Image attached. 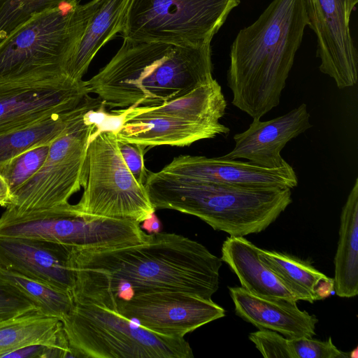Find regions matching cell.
I'll list each match as a JSON object with an SVG mask.
<instances>
[{
    "instance_id": "cell-9",
    "label": "cell",
    "mask_w": 358,
    "mask_h": 358,
    "mask_svg": "<svg viewBox=\"0 0 358 358\" xmlns=\"http://www.w3.org/2000/svg\"><path fill=\"white\" fill-rule=\"evenodd\" d=\"M241 0H131L123 39L210 43Z\"/></svg>"
},
{
    "instance_id": "cell-33",
    "label": "cell",
    "mask_w": 358,
    "mask_h": 358,
    "mask_svg": "<svg viewBox=\"0 0 358 358\" xmlns=\"http://www.w3.org/2000/svg\"><path fill=\"white\" fill-rule=\"evenodd\" d=\"M11 191L5 178L0 173V206L7 207L11 202Z\"/></svg>"
},
{
    "instance_id": "cell-10",
    "label": "cell",
    "mask_w": 358,
    "mask_h": 358,
    "mask_svg": "<svg viewBox=\"0 0 358 358\" xmlns=\"http://www.w3.org/2000/svg\"><path fill=\"white\" fill-rule=\"evenodd\" d=\"M85 115L51 142L42 166L12 193L6 208L17 213L49 209L69 203L80 191L87 149L96 129L85 121Z\"/></svg>"
},
{
    "instance_id": "cell-31",
    "label": "cell",
    "mask_w": 358,
    "mask_h": 358,
    "mask_svg": "<svg viewBox=\"0 0 358 358\" xmlns=\"http://www.w3.org/2000/svg\"><path fill=\"white\" fill-rule=\"evenodd\" d=\"M34 310H38L20 293L0 280V320L15 317Z\"/></svg>"
},
{
    "instance_id": "cell-4",
    "label": "cell",
    "mask_w": 358,
    "mask_h": 358,
    "mask_svg": "<svg viewBox=\"0 0 358 358\" xmlns=\"http://www.w3.org/2000/svg\"><path fill=\"white\" fill-rule=\"evenodd\" d=\"M157 209L201 219L233 236L264 231L292 202L288 187H258L183 179L148 171L144 184Z\"/></svg>"
},
{
    "instance_id": "cell-27",
    "label": "cell",
    "mask_w": 358,
    "mask_h": 358,
    "mask_svg": "<svg viewBox=\"0 0 358 358\" xmlns=\"http://www.w3.org/2000/svg\"><path fill=\"white\" fill-rule=\"evenodd\" d=\"M78 0H0V43L34 15Z\"/></svg>"
},
{
    "instance_id": "cell-26",
    "label": "cell",
    "mask_w": 358,
    "mask_h": 358,
    "mask_svg": "<svg viewBox=\"0 0 358 358\" xmlns=\"http://www.w3.org/2000/svg\"><path fill=\"white\" fill-rule=\"evenodd\" d=\"M0 280L15 289L48 316L61 320L73 306L71 294L1 267Z\"/></svg>"
},
{
    "instance_id": "cell-5",
    "label": "cell",
    "mask_w": 358,
    "mask_h": 358,
    "mask_svg": "<svg viewBox=\"0 0 358 358\" xmlns=\"http://www.w3.org/2000/svg\"><path fill=\"white\" fill-rule=\"evenodd\" d=\"M104 1L64 2L14 30L0 43V82L67 76L73 54Z\"/></svg>"
},
{
    "instance_id": "cell-13",
    "label": "cell",
    "mask_w": 358,
    "mask_h": 358,
    "mask_svg": "<svg viewBox=\"0 0 358 358\" xmlns=\"http://www.w3.org/2000/svg\"><path fill=\"white\" fill-rule=\"evenodd\" d=\"M358 0H306L308 27L317 38L320 71L342 90L355 86L358 55L350 30V16Z\"/></svg>"
},
{
    "instance_id": "cell-11",
    "label": "cell",
    "mask_w": 358,
    "mask_h": 358,
    "mask_svg": "<svg viewBox=\"0 0 358 358\" xmlns=\"http://www.w3.org/2000/svg\"><path fill=\"white\" fill-rule=\"evenodd\" d=\"M88 94L85 80L67 76L0 82V134L73 110Z\"/></svg>"
},
{
    "instance_id": "cell-21",
    "label": "cell",
    "mask_w": 358,
    "mask_h": 358,
    "mask_svg": "<svg viewBox=\"0 0 358 358\" xmlns=\"http://www.w3.org/2000/svg\"><path fill=\"white\" fill-rule=\"evenodd\" d=\"M131 0H105L92 17L66 69L75 81L83 80L98 51L117 34L122 33Z\"/></svg>"
},
{
    "instance_id": "cell-20",
    "label": "cell",
    "mask_w": 358,
    "mask_h": 358,
    "mask_svg": "<svg viewBox=\"0 0 358 358\" xmlns=\"http://www.w3.org/2000/svg\"><path fill=\"white\" fill-rule=\"evenodd\" d=\"M31 345H43L71 357L62 321L34 310L0 320V357Z\"/></svg>"
},
{
    "instance_id": "cell-19",
    "label": "cell",
    "mask_w": 358,
    "mask_h": 358,
    "mask_svg": "<svg viewBox=\"0 0 358 358\" xmlns=\"http://www.w3.org/2000/svg\"><path fill=\"white\" fill-rule=\"evenodd\" d=\"M258 248L243 236H228L223 242L221 259L237 275L241 287L259 297L298 301L282 281L259 259Z\"/></svg>"
},
{
    "instance_id": "cell-32",
    "label": "cell",
    "mask_w": 358,
    "mask_h": 358,
    "mask_svg": "<svg viewBox=\"0 0 358 358\" xmlns=\"http://www.w3.org/2000/svg\"><path fill=\"white\" fill-rule=\"evenodd\" d=\"M122 157L128 169L138 182L145 184L148 171L144 165L145 147L135 143L118 141Z\"/></svg>"
},
{
    "instance_id": "cell-17",
    "label": "cell",
    "mask_w": 358,
    "mask_h": 358,
    "mask_svg": "<svg viewBox=\"0 0 358 358\" xmlns=\"http://www.w3.org/2000/svg\"><path fill=\"white\" fill-rule=\"evenodd\" d=\"M123 115L118 141L146 147L188 146L198 141L227 135L230 129L217 124L193 122L155 113L135 112L129 107L118 109Z\"/></svg>"
},
{
    "instance_id": "cell-2",
    "label": "cell",
    "mask_w": 358,
    "mask_h": 358,
    "mask_svg": "<svg viewBox=\"0 0 358 358\" xmlns=\"http://www.w3.org/2000/svg\"><path fill=\"white\" fill-rule=\"evenodd\" d=\"M213 69L210 43L123 39L116 54L85 85L110 109L158 105L210 83Z\"/></svg>"
},
{
    "instance_id": "cell-24",
    "label": "cell",
    "mask_w": 358,
    "mask_h": 358,
    "mask_svg": "<svg viewBox=\"0 0 358 358\" xmlns=\"http://www.w3.org/2000/svg\"><path fill=\"white\" fill-rule=\"evenodd\" d=\"M129 108L135 112L155 113L193 122L217 124L225 114L227 101L221 86L214 79L172 101Z\"/></svg>"
},
{
    "instance_id": "cell-12",
    "label": "cell",
    "mask_w": 358,
    "mask_h": 358,
    "mask_svg": "<svg viewBox=\"0 0 358 358\" xmlns=\"http://www.w3.org/2000/svg\"><path fill=\"white\" fill-rule=\"evenodd\" d=\"M113 309L152 331L176 337L225 316L212 299L170 290L136 294L117 301Z\"/></svg>"
},
{
    "instance_id": "cell-30",
    "label": "cell",
    "mask_w": 358,
    "mask_h": 358,
    "mask_svg": "<svg viewBox=\"0 0 358 358\" xmlns=\"http://www.w3.org/2000/svg\"><path fill=\"white\" fill-rule=\"evenodd\" d=\"M249 339L265 358H295L289 339L268 329L250 333Z\"/></svg>"
},
{
    "instance_id": "cell-23",
    "label": "cell",
    "mask_w": 358,
    "mask_h": 358,
    "mask_svg": "<svg viewBox=\"0 0 358 358\" xmlns=\"http://www.w3.org/2000/svg\"><path fill=\"white\" fill-rule=\"evenodd\" d=\"M262 262L270 268L295 295L298 301L313 303L334 290V281L313 266L298 258L258 248Z\"/></svg>"
},
{
    "instance_id": "cell-29",
    "label": "cell",
    "mask_w": 358,
    "mask_h": 358,
    "mask_svg": "<svg viewBox=\"0 0 358 358\" xmlns=\"http://www.w3.org/2000/svg\"><path fill=\"white\" fill-rule=\"evenodd\" d=\"M295 358H348L350 354L338 350L331 338L321 341L313 338L301 337L289 339Z\"/></svg>"
},
{
    "instance_id": "cell-15",
    "label": "cell",
    "mask_w": 358,
    "mask_h": 358,
    "mask_svg": "<svg viewBox=\"0 0 358 358\" xmlns=\"http://www.w3.org/2000/svg\"><path fill=\"white\" fill-rule=\"evenodd\" d=\"M72 248L41 239L0 236V267L71 294Z\"/></svg>"
},
{
    "instance_id": "cell-16",
    "label": "cell",
    "mask_w": 358,
    "mask_h": 358,
    "mask_svg": "<svg viewBox=\"0 0 358 358\" xmlns=\"http://www.w3.org/2000/svg\"><path fill=\"white\" fill-rule=\"evenodd\" d=\"M312 127L306 103L267 121L253 119L249 127L234 136V148L223 157L245 159L257 166L274 169L287 162L281 150L292 139Z\"/></svg>"
},
{
    "instance_id": "cell-8",
    "label": "cell",
    "mask_w": 358,
    "mask_h": 358,
    "mask_svg": "<svg viewBox=\"0 0 358 358\" xmlns=\"http://www.w3.org/2000/svg\"><path fill=\"white\" fill-rule=\"evenodd\" d=\"M149 236L135 221L84 215L70 203L26 213L6 208L0 217V236L41 239L72 248L138 244Z\"/></svg>"
},
{
    "instance_id": "cell-14",
    "label": "cell",
    "mask_w": 358,
    "mask_h": 358,
    "mask_svg": "<svg viewBox=\"0 0 358 358\" xmlns=\"http://www.w3.org/2000/svg\"><path fill=\"white\" fill-rule=\"evenodd\" d=\"M159 172L187 180L245 187L293 189L298 185L296 172L287 162L269 169L223 156L180 155Z\"/></svg>"
},
{
    "instance_id": "cell-3",
    "label": "cell",
    "mask_w": 358,
    "mask_h": 358,
    "mask_svg": "<svg viewBox=\"0 0 358 358\" xmlns=\"http://www.w3.org/2000/svg\"><path fill=\"white\" fill-rule=\"evenodd\" d=\"M307 26L306 0H273L238 31L227 76L234 106L260 120L280 103Z\"/></svg>"
},
{
    "instance_id": "cell-7",
    "label": "cell",
    "mask_w": 358,
    "mask_h": 358,
    "mask_svg": "<svg viewBox=\"0 0 358 358\" xmlns=\"http://www.w3.org/2000/svg\"><path fill=\"white\" fill-rule=\"evenodd\" d=\"M81 185L83 193L74 204L80 214L141 224L155 213L145 185L126 166L114 132L102 131L91 138Z\"/></svg>"
},
{
    "instance_id": "cell-18",
    "label": "cell",
    "mask_w": 358,
    "mask_h": 358,
    "mask_svg": "<svg viewBox=\"0 0 358 358\" xmlns=\"http://www.w3.org/2000/svg\"><path fill=\"white\" fill-rule=\"evenodd\" d=\"M236 315L259 329L276 331L288 339L313 338L318 320L296 303L254 295L241 287H229Z\"/></svg>"
},
{
    "instance_id": "cell-25",
    "label": "cell",
    "mask_w": 358,
    "mask_h": 358,
    "mask_svg": "<svg viewBox=\"0 0 358 358\" xmlns=\"http://www.w3.org/2000/svg\"><path fill=\"white\" fill-rule=\"evenodd\" d=\"M90 108L86 101L69 111L53 115L31 127L0 134V164L38 145L51 143Z\"/></svg>"
},
{
    "instance_id": "cell-1",
    "label": "cell",
    "mask_w": 358,
    "mask_h": 358,
    "mask_svg": "<svg viewBox=\"0 0 358 358\" xmlns=\"http://www.w3.org/2000/svg\"><path fill=\"white\" fill-rule=\"evenodd\" d=\"M221 258L182 235L156 232L134 245L72 248L73 301L113 308L119 300L158 291H180L207 299L219 288Z\"/></svg>"
},
{
    "instance_id": "cell-22",
    "label": "cell",
    "mask_w": 358,
    "mask_h": 358,
    "mask_svg": "<svg viewBox=\"0 0 358 358\" xmlns=\"http://www.w3.org/2000/svg\"><path fill=\"white\" fill-rule=\"evenodd\" d=\"M334 290L337 296L358 294V178L342 208L334 257Z\"/></svg>"
},
{
    "instance_id": "cell-28",
    "label": "cell",
    "mask_w": 358,
    "mask_h": 358,
    "mask_svg": "<svg viewBox=\"0 0 358 358\" xmlns=\"http://www.w3.org/2000/svg\"><path fill=\"white\" fill-rule=\"evenodd\" d=\"M50 143L31 147L0 164V173L9 185L11 194L40 169Z\"/></svg>"
},
{
    "instance_id": "cell-6",
    "label": "cell",
    "mask_w": 358,
    "mask_h": 358,
    "mask_svg": "<svg viewBox=\"0 0 358 358\" xmlns=\"http://www.w3.org/2000/svg\"><path fill=\"white\" fill-rule=\"evenodd\" d=\"M61 321L71 357H194L189 343L184 337L152 331L117 310L94 303L73 301Z\"/></svg>"
},
{
    "instance_id": "cell-34",
    "label": "cell",
    "mask_w": 358,
    "mask_h": 358,
    "mask_svg": "<svg viewBox=\"0 0 358 358\" xmlns=\"http://www.w3.org/2000/svg\"><path fill=\"white\" fill-rule=\"evenodd\" d=\"M143 223V228L148 230L150 232L156 233L159 231L160 223L155 214H153L150 218L145 220Z\"/></svg>"
}]
</instances>
